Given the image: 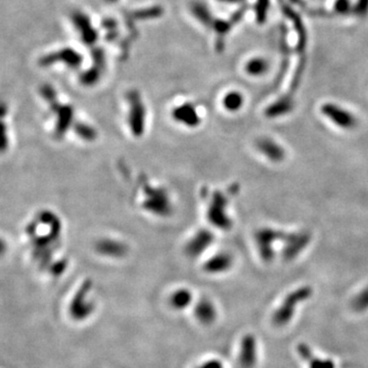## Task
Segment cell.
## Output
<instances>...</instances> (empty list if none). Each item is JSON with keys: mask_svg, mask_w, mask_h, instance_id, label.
I'll use <instances>...</instances> for the list:
<instances>
[{"mask_svg": "<svg viewBox=\"0 0 368 368\" xmlns=\"http://www.w3.org/2000/svg\"><path fill=\"white\" fill-rule=\"evenodd\" d=\"M34 220L41 229H38L36 225L31 222L27 227V232L31 240L33 254L41 260L40 263L43 264V259L51 260L53 248L61 236L62 222L55 213L49 210L39 212Z\"/></svg>", "mask_w": 368, "mask_h": 368, "instance_id": "obj_1", "label": "cell"}, {"mask_svg": "<svg viewBox=\"0 0 368 368\" xmlns=\"http://www.w3.org/2000/svg\"><path fill=\"white\" fill-rule=\"evenodd\" d=\"M40 93L44 100L49 103L51 112L54 114V135L56 138L62 139L68 132L69 129L75 124L74 109L72 105L64 104L58 101L55 90L50 85H43L40 88Z\"/></svg>", "mask_w": 368, "mask_h": 368, "instance_id": "obj_2", "label": "cell"}, {"mask_svg": "<svg viewBox=\"0 0 368 368\" xmlns=\"http://www.w3.org/2000/svg\"><path fill=\"white\" fill-rule=\"evenodd\" d=\"M313 294L312 288L304 286L289 293L280 305L272 314V322L278 327L286 326L292 322L298 307L309 300Z\"/></svg>", "mask_w": 368, "mask_h": 368, "instance_id": "obj_3", "label": "cell"}, {"mask_svg": "<svg viewBox=\"0 0 368 368\" xmlns=\"http://www.w3.org/2000/svg\"><path fill=\"white\" fill-rule=\"evenodd\" d=\"M142 188V208L147 213L158 217H168L173 212L172 199L164 187L144 182Z\"/></svg>", "mask_w": 368, "mask_h": 368, "instance_id": "obj_4", "label": "cell"}, {"mask_svg": "<svg viewBox=\"0 0 368 368\" xmlns=\"http://www.w3.org/2000/svg\"><path fill=\"white\" fill-rule=\"evenodd\" d=\"M229 197L222 192L215 191L211 194L208 208L207 218L209 222L220 230H230L232 220L227 213Z\"/></svg>", "mask_w": 368, "mask_h": 368, "instance_id": "obj_5", "label": "cell"}, {"mask_svg": "<svg viewBox=\"0 0 368 368\" xmlns=\"http://www.w3.org/2000/svg\"><path fill=\"white\" fill-rule=\"evenodd\" d=\"M128 101V117L127 124L130 133L134 137L140 138L146 133L147 124V109L141 98L140 93L136 90L129 91L127 94Z\"/></svg>", "mask_w": 368, "mask_h": 368, "instance_id": "obj_6", "label": "cell"}, {"mask_svg": "<svg viewBox=\"0 0 368 368\" xmlns=\"http://www.w3.org/2000/svg\"><path fill=\"white\" fill-rule=\"evenodd\" d=\"M91 290V281H84L81 284L80 289L76 292L72 301H71L69 307L70 314L72 318L78 320V321L85 320L92 314L94 310V303L89 298Z\"/></svg>", "mask_w": 368, "mask_h": 368, "instance_id": "obj_7", "label": "cell"}, {"mask_svg": "<svg viewBox=\"0 0 368 368\" xmlns=\"http://www.w3.org/2000/svg\"><path fill=\"white\" fill-rule=\"evenodd\" d=\"M286 232L274 228H262L256 232L255 239L258 246V251L265 262H269L274 258L275 251L274 245L278 242H282Z\"/></svg>", "mask_w": 368, "mask_h": 368, "instance_id": "obj_8", "label": "cell"}, {"mask_svg": "<svg viewBox=\"0 0 368 368\" xmlns=\"http://www.w3.org/2000/svg\"><path fill=\"white\" fill-rule=\"evenodd\" d=\"M83 55H81L77 50L66 47L56 51L47 53L40 57L39 66L40 67H50L56 63H64L71 69H78L83 63Z\"/></svg>", "mask_w": 368, "mask_h": 368, "instance_id": "obj_9", "label": "cell"}, {"mask_svg": "<svg viewBox=\"0 0 368 368\" xmlns=\"http://www.w3.org/2000/svg\"><path fill=\"white\" fill-rule=\"evenodd\" d=\"M311 241L310 234L306 231L299 232H286L283 240V247L281 255L284 260L292 261L298 257Z\"/></svg>", "mask_w": 368, "mask_h": 368, "instance_id": "obj_10", "label": "cell"}, {"mask_svg": "<svg viewBox=\"0 0 368 368\" xmlns=\"http://www.w3.org/2000/svg\"><path fill=\"white\" fill-rule=\"evenodd\" d=\"M259 361V347L255 335L246 334L243 337L237 355L240 368H255Z\"/></svg>", "mask_w": 368, "mask_h": 368, "instance_id": "obj_11", "label": "cell"}, {"mask_svg": "<svg viewBox=\"0 0 368 368\" xmlns=\"http://www.w3.org/2000/svg\"><path fill=\"white\" fill-rule=\"evenodd\" d=\"M321 112L336 126L342 129H353L357 126L356 117L338 104L324 103L321 106Z\"/></svg>", "mask_w": 368, "mask_h": 368, "instance_id": "obj_12", "label": "cell"}, {"mask_svg": "<svg viewBox=\"0 0 368 368\" xmlns=\"http://www.w3.org/2000/svg\"><path fill=\"white\" fill-rule=\"evenodd\" d=\"M214 242V234L209 229H199L185 245V254L191 258H197L203 255Z\"/></svg>", "mask_w": 368, "mask_h": 368, "instance_id": "obj_13", "label": "cell"}, {"mask_svg": "<svg viewBox=\"0 0 368 368\" xmlns=\"http://www.w3.org/2000/svg\"><path fill=\"white\" fill-rule=\"evenodd\" d=\"M71 20H72L73 25L78 31L83 43L88 46H93L97 43L98 39V33L92 26L88 16L80 13V11H76L71 16Z\"/></svg>", "mask_w": 368, "mask_h": 368, "instance_id": "obj_14", "label": "cell"}, {"mask_svg": "<svg viewBox=\"0 0 368 368\" xmlns=\"http://www.w3.org/2000/svg\"><path fill=\"white\" fill-rule=\"evenodd\" d=\"M171 116L175 122L191 129L196 128L201 122L196 108L191 102H184L180 105H177L172 110Z\"/></svg>", "mask_w": 368, "mask_h": 368, "instance_id": "obj_15", "label": "cell"}, {"mask_svg": "<svg viewBox=\"0 0 368 368\" xmlns=\"http://www.w3.org/2000/svg\"><path fill=\"white\" fill-rule=\"evenodd\" d=\"M97 252L106 258L121 259L128 253V246L121 241L114 239H102L96 245Z\"/></svg>", "mask_w": 368, "mask_h": 368, "instance_id": "obj_16", "label": "cell"}, {"mask_svg": "<svg viewBox=\"0 0 368 368\" xmlns=\"http://www.w3.org/2000/svg\"><path fill=\"white\" fill-rule=\"evenodd\" d=\"M257 149L269 161L279 163L286 159V150L275 140L269 137H262L256 142Z\"/></svg>", "mask_w": 368, "mask_h": 368, "instance_id": "obj_17", "label": "cell"}, {"mask_svg": "<svg viewBox=\"0 0 368 368\" xmlns=\"http://www.w3.org/2000/svg\"><path fill=\"white\" fill-rule=\"evenodd\" d=\"M233 265V258L230 254L220 252L210 257L204 264V271L209 274H221L227 272Z\"/></svg>", "mask_w": 368, "mask_h": 368, "instance_id": "obj_18", "label": "cell"}, {"mask_svg": "<svg viewBox=\"0 0 368 368\" xmlns=\"http://www.w3.org/2000/svg\"><path fill=\"white\" fill-rule=\"evenodd\" d=\"M194 313L197 321L204 325H211L216 321L218 316L215 304L207 298L200 299L196 304Z\"/></svg>", "mask_w": 368, "mask_h": 368, "instance_id": "obj_19", "label": "cell"}, {"mask_svg": "<svg viewBox=\"0 0 368 368\" xmlns=\"http://www.w3.org/2000/svg\"><path fill=\"white\" fill-rule=\"evenodd\" d=\"M294 99L290 96L282 97L268 106L265 111V115L270 119L286 116L294 110Z\"/></svg>", "mask_w": 368, "mask_h": 368, "instance_id": "obj_20", "label": "cell"}, {"mask_svg": "<svg viewBox=\"0 0 368 368\" xmlns=\"http://www.w3.org/2000/svg\"><path fill=\"white\" fill-rule=\"evenodd\" d=\"M194 295L191 290L181 288L178 289L170 295V305L176 310H183L193 303Z\"/></svg>", "mask_w": 368, "mask_h": 368, "instance_id": "obj_21", "label": "cell"}, {"mask_svg": "<svg viewBox=\"0 0 368 368\" xmlns=\"http://www.w3.org/2000/svg\"><path fill=\"white\" fill-rule=\"evenodd\" d=\"M163 15H164L163 7L155 5V6L139 8V9H134L132 11H130L128 18L130 21H133V20L147 21V20L159 19Z\"/></svg>", "mask_w": 368, "mask_h": 368, "instance_id": "obj_22", "label": "cell"}, {"mask_svg": "<svg viewBox=\"0 0 368 368\" xmlns=\"http://www.w3.org/2000/svg\"><path fill=\"white\" fill-rule=\"evenodd\" d=\"M299 352L306 360L309 368H336L334 361H331L330 359H323L317 357V356L312 354L309 351V349L304 345H302L299 348Z\"/></svg>", "mask_w": 368, "mask_h": 368, "instance_id": "obj_23", "label": "cell"}, {"mask_svg": "<svg viewBox=\"0 0 368 368\" xmlns=\"http://www.w3.org/2000/svg\"><path fill=\"white\" fill-rule=\"evenodd\" d=\"M103 71L104 69L96 65H92L91 68L80 74L79 81L82 85H84L86 87H91L93 85H96L100 80Z\"/></svg>", "mask_w": 368, "mask_h": 368, "instance_id": "obj_24", "label": "cell"}, {"mask_svg": "<svg viewBox=\"0 0 368 368\" xmlns=\"http://www.w3.org/2000/svg\"><path fill=\"white\" fill-rule=\"evenodd\" d=\"M191 9H192L193 15L199 23L203 24V25L207 28H212L213 22L214 20H215V18L211 15L210 10L205 4H203L201 2H197V1L194 2L192 4Z\"/></svg>", "mask_w": 368, "mask_h": 368, "instance_id": "obj_25", "label": "cell"}, {"mask_svg": "<svg viewBox=\"0 0 368 368\" xmlns=\"http://www.w3.org/2000/svg\"><path fill=\"white\" fill-rule=\"evenodd\" d=\"M74 132L76 135L86 142H92L98 138V131L91 125L84 122H75Z\"/></svg>", "mask_w": 368, "mask_h": 368, "instance_id": "obj_26", "label": "cell"}, {"mask_svg": "<svg viewBox=\"0 0 368 368\" xmlns=\"http://www.w3.org/2000/svg\"><path fill=\"white\" fill-rule=\"evenodd\" d=\"M244 104V97L237 91L228 92L223 98V105L228 112H237L242 109Z\"/></svg>", "mask_w": 368, "mask_h": 368, "instance_id": "obj_27", "label": "cell"}, {"mask_svg": "<svg viewBox=\"0 0 368 368\" xmlns=\"http://www.w3.org/2000/svg\"><path fill=\"white\" fill-rule=\"evenodd\" d=\"M351 307L354 311L358 313L368 311V286L356 294V295L352 299Z\"/></svg>", "mask_w": 368, "mask_h": 368, "instance_id": "obj_28", "label": "cell"}, {"mask_svg": "<svg viewBox=\"0 0 368 368\" xmlns=\"http://www.w3.org/2000/svg\"><path fill=\"white\" fill-rule=\"evenodd\" d=\"M268 70V63L264 58H253L245 66V71L251 76H261Z\"/></svg>", "mask_w": 368, "mask_h": 368, "instance_id": "obj_29", "label": "cell"}, {"mask_svg": "<svg viewBox=\"0 0 368 368\" xmlns=\"http://www.w3.org/2000/svg\"><path fill=\"white\" fill-rule=\"evenodd\" d=\"M269 6V1L268 0H258L257 3V8H256V13H257V19L260 23H262L266 19V13Z\"/></svg>", "mask_w": 368, "mask_h": 368, "instance_id": "obj_30", "label": "cell"}, {"mask_svg": "<svg viewBox=\"0 0 368 368\" xmlns=\"http://www.w3.org/2000/svg\"><path fill=\"white\" fill-rule=\"evenodd\" d=\"M335 10L339 14L346 15L352 10V4L349 0H337L335 4Z\"/></svg>", "mask_w": 368, "mask_h": 368, "instance_id": "obj_31", "label": "cell"}, {"mask_svg": "<svg viewBox=\"0 0 368 368\" xmlns=\"http://www.w3.org/2000/svg\"><path fill=\"white\" fill-rule=\"evenodd\" d=\"M196 368H224V365L218 359H210L203 362Z\"/></svg>", "mask_w": 368, "mask_h": 368, "instance_id": "obj_32", "label": "cell"}, {"mask_svg": "<svg viewBox=\"0 0 368 368\" xmlns=\"http://www.w3.org/2000/svg\"><path fill=\"white\" fill-rule=\"evenodd\" d=\"M101 27L105 30H108L109 32L110 31H115L117 30V21L114 20V19H111V18H108V19H104L101 23Z\"/></svg>", "mask_w": 368, "mask_h": 368, "instance_id": "obj_33", "label": "cell"}, {"mask_svg": "<svg viewBox=\"0 0 368 368\" xmlns=\"http://www.w3.org/2000/svg\"><path fill=\"white\" fill-rule=\"evenodd\" d=\"M218 1H220V2H226V3H235V2L241 1V0H218Z\"/></svg>", "mask_w": 368, "mask_h": 368, "instance_id": "obj_34", "label": "cell"}, {"mask_svg": "<svg viewBox=\"0 0 368 368\" xmlns=\"http://www.w3.org/2000/svg\"><path fill=\"white\" fill-rule=\"evenodd\" d=\"M106 1H109V2H116V1H118V0H106Z\"/></svg>", "mask_w": 368, "mask_h": 368, "instance_id": "obj_35", "label": "cell"}]
</instances>
